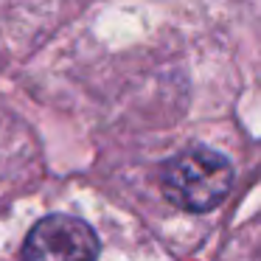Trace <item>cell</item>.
<instances>
[{
  "label": "cell",
  "instance_id": "7a4b0ae2",
  "mask_svg": "<svg viewBox=\"0 0 261 261\" xmlns=\"http://www.w3.org/2000/svg\"><path fill=\"white\" fill-rule=\"evenodd\" d=\"M98 239L90 225L68 214L40 219L25 236L23 261H96Z\"/></svg>",
  "mask_w": 261,
  "mask_h": 261
},
{
  "label": "cell",
  "instance_id": "6da1fadb",
  "mask_svg": "<svg viewBox=\"0 0 261 261\" xmlns=\"http://www.w3.org/2000/svg\"><path fill=\"white\" fill-rule=\"evenodd\" d=\"M233 166L222 152L194 146L177 154L163 171V194L171 205L191 214L211 211L230 194Z\"/></svg>",
  "mask_w": 261,
  "mask_h": 261
}]
</instances>
